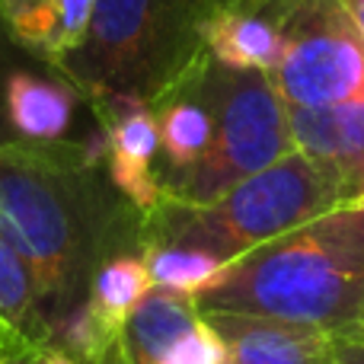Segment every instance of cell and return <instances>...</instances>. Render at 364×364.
Here are the masks:
<instances>
[{
	"label": "cell",
	"mask_w": 364,
	"mask_h": 364,
	"mask_svg": "<svg viewBox=\"0 0 364 364\" xmlns=\"http://www.w3.org/2000/svg\"><path fill=\"white\" fill-rule=\"evenodd\" d=\"M0 237L29 269L55 339L102 262L147 250V214L109 179L100 122L70 141L0 147Z\"/></svg>",
	"instance_id": "6da1fadb"
},
{
	"label": "cell",
	"mask_w": 364,
	"mask_h": 364,
	"mask_svg": "<svg viewBox=\"0 0 364 364\" xmlns=\"http://www.w3.org/2000/svg\"><path fill=\"white\" fill-rule=\"evenodd\" d=\"M198 310L307 323L329 336L364 326V211L339 208L233 259Z\"/></svg>",
	"instance_id": "7a4b0ae2"
},
{
	"label": "cell",
	"mask_w": 364,
	"mask_h": 364,
	"mask_svg": "<svg viewBox=\"0 0 364 364\" xmlns=\"http://www.w3.org/2000/svg\"><path fill=\"white\" fill-rule=\"evenodd\" d=\"M214 10L218 0H96L87 36L58 70L87 106L106 96L157 106L208 58Z\"/></svg>",
	"instance_id": "3957f363"
},
{
	"label": "cell",
	"mask_w": 364,
	"mask_h": 364,
	"mask_svg": "<svg viewBox=\"0 0 364 364\" xmlns=\"http://www.w3.org/2000/svg\"><path fill=\"white\" fill-rule=\"evenodd\" d=\"M346 198V186L329 166L291 151L211 201L164 195L147 214V246L201 250L230 265L256 246L339 208Z\"/></svg>",
	"instance_id": "277c9868"
},
{
	"label": "cell",
	"mask_w": 364,
	"mask_h": 364,
	"mask_svg": "<svg viewBox=\"0 0 364 364\" xmlns=\"http://www.w3.org/2000/svg\"><path fill=\"white\" fill-rule=\"evenodd\" d=\"M198 87L211 106L214 138L205 160L170 192L182 201L218 198L294 151L288 102L272 74L227 68L208 55L198 68Z\"/></svg>",
	"instance_id": "5b68a950"
},
{
	"label": "cell",
	"mask_w": 364,
	"mask_h": 364,
	"mask_svg": "<svg viewBox=\"0 0 364 364\" xmlns=\"http://www.w3.org/2000/svg\"><path fill=\"white\" fill-rule=\"evenodd\" d=\"M265 16L284 38L272 70L288 106L320 109L364 96V36L346 0H224Z\"/></svg>",
	"instance_id": "8992f818"
},
{
	"label": "cell",
	"mask_w": 364,
	"mask_h": 364,
	"mask_svg": "<svg viewBox=\"0 0 364 364\" xmlns=\"http://www.w3.org/2000/svg\"><path fill=\"white\" fill-rule=\"evenodd\" d=\"M119 364H227V348L195 297L154 288L128 320Z\"/></svg>",
	"instance_id": "52a82bcc"
},
{
	"label": "cell",
	"mask_w": 364,
	"mask_h": 364,
	"mask_svg": "<svg viewBox=\"0 0 364 364\" xmlns=\"http://www.w3.org/2000/svg\"><path fill=\"white\" fill-rule=\"evenodd\" d=\"M90 115L100 122L106 138V173L112 186L138 211L151 214L164 201L157 160L160 132L154 106L125 96H106L90 102Z\"/></svg>",
	"instance_id": "ba28073f"
},
{
	"label": "cell",
	"mask_w": 364,
	"mask_h": 364,
	"mask_svg": "<svg viewBox=\"0 0 364 364\" xmlns=\"http://www.w3.org/2000/svg\"><path fill=\"white\" fill-rule=\"evenodd\" d=\"M87 106L83 93L51 64L26 55L6 77V119L16 141L51 144L70 141L77 109Z\"/></svg>",
	"instance_id": "9c48e42d"
},
{
	"label": "cell",
	"mask_w": 364,
	"mask_h": 364,
	"mask_svg": "<svg viewBox=\"0 0 364 364\" xmlns=\"http://www.w3.org/2000/svg\"><path fill=\"white\" fill-rule=\"evenodd\" d=\"M201 314L224 339L227 364H336V342L326 329L227 310Z\"/></svg>",
	"instance_id": "30bf717a"
},
{
	"label": "cell",
	"mask_w": 364,
	"mask_h": 364,
	"mask_svg": "<svg viewBox=\"0 0 364 364\" xmlns=\"http://www.w3.org/2000/svg\"><path fill=\"white\" fill-rule=\"evenodd\" d=\"M288 125L294 151L329 166L352 198L364 182V96L320 109L288 106Z\"/></svg>",
	"instance_id": "8fae6325"
},
{
	"label": "cell",
	"mask_w": 364,
	"mask_h": 364,
	"mask_svg": "<svg viewBox=\"0 0 364 364\" xmlns=\"http://www.w3.org/2000/svg\"><path fill=\"white\" fill-rule=\"evenodd\" d=\"M198 68H195L170 96H164V100L154 106L157 132H160L157 173H160L164 195H170L173 188L205 160L208 147H211V138H214L211 106H208L205 93H201V87H198Z\"/></svg>",
	"instance_id": "7c38bea8"
},
{
	"label": "cell",
	"mask_w": 364,
	"mask_h": 364,
	"mask_svg": "<svg viewBox=\"0 0 364 364\" xmlns=\"http://www.w3.org/2000/svg\"><path fill=\"white\" fill-rule=\"evenodd\" d=\"M93 6L96 0H0V19L26 55L58 68L83 42Z\"/></svg>",
	"instance_id": "4fadbf2b"
},
{
	"label": "cell",
	"mask_w": 364,
	"mask_h": 364,
	"mask_svg": "<svg viewBox=\"0 0 364 364\" xmlns=\"http://www.w3.org/2000/svg\"><path fill=\"white\" fill-rule=\"evenodd\" d=\"M208 55L227 68L243 70H272L278 68L284 51V38L265 16L246 10L237 4L218 0V10L211 13L205 29Z\"/></svg>",
	"instance_id": "5bb4252c"
},
{
	"label": "cell",
	"mask_w": 364,
	"mask_h": 364,
	"mask_svg": "<svg viewBox=\"0 0 364 364\" xmlns=\"http://www.w3.org/2000/svg\"><path fill=\"white\" fill-rule=\"evenodd\" d=\"M0 329L26 355L55 346L36 282H32L26 262L4 237H0Z\"/></svg>",
	"instance_id": "9a60e30c"
},
{
	"label": "cell",
	"mask_w": 364,
	"mask_h": 364,
	"mask_svg": "<svg viewBox=\"0 0 364 364\" xmlns=\"http://www.w3.org/2000/svg\"><path fill=\"white\" fill-rule=\"evenodd\" d=\"M154 291V278L147 269L144 252H122L100 265V272L90 282L87 310L115 336H125L128 320Z\"/></svg>",
	"instance_id": "2e32d148"
},
{
	"label": "cell",
	"mask_w": 364,
	"mask_h": 364,
	"mask_svg": "<svg viewBox=\"0 0 364 364\" xmlns=\"http://www.w3.org/2000/svg\"><path fill=\"white\" fill-rule=\"evenodd\" d=\"M144 259L151 269L154 288L176 291V294L188 297H198L201 291L218 284V278L227 272V262H220L218 256L201 250H186V246L154 243L144 250Z\"/></svg>",
	"instance_id": "e0dca14e"
},
{
	"label": "cell",
	"mask_w": 364,
	"mask_h": 364,
	"mask_svg": "<svg viewBox=\"0 0 364 364\" xmlns=\"http://www.w3.org/2000/svg\"><path fill=\"white\" fill-rule=\"evenodd\" d=\"M23 58H26V51L13 42L4 19H0V147L16 144V134H13L10 119H6V77H10V70L16 68Z\"/></svg>",
	"instance_id": "ac0fdd59"
},
{
	"label": "cell",
	"mask_w": 364,
	"mask_h": 364,
	"mask_svg": "<svg viewBox=\"0 0 364 364\" xmlns=\"http://www.w3.org/2000/svg\"><path fill=\"white\" fill-rule=\"evenodd\" d=\"M336 342V364H364V326L333 336Z\"/></svg>",
	"instance_id": "d6986e66"
},
{
	"label": "cell",
	"mask_w": 364,
	"mask_h": 364,
	"mask_svg": "<svg viewBox=\"0 0 364 364\" xmlns=\"http://www.w3.org/2000/svg\"><path fill=\"white\" fill-rule=\"evenodd\" d=\"M19 364H80L74 358V355H68L64 348H58V346H51V348H42V352H32V355H26Z\"/></svg>",
	"instance_id": "ffe728a7"
},
{
	"label": "cell",
	"mask_w": 364,
	"mask_h": 364,
	"mask_svg": "<svg viewBox=\"0 0 364 364\" xmlns=\"http://www.w3.org/2000/svg\"><path fill=\"white\" fill-rule=\"evenodd\" d=\"M346 6H348V13H352V19H355V26H358V32L364 36V0H346Z\"/></svg>",
	"instance_id": "44dd1931"
},
{
	"label": "cell",
	"mask_w": 364,
	"mask_h": 364,
	"mask_svg": "<svg viewBox=\"0 0 364 364\" xmlns=\"http://www.w3.org/2000/svg\"><path fill=\"white\" fill-rule=\"evenodd\" d=\"M346 205H352V208H361V211H364V182H361V186H358V192H355V195H352V198H348V201H346Z\"/></svg>",
	"instance_id": "7402d4cb"
},
{
	"label": "cell",
	"mask_w": 364,
	"mask_h": 364,
	"mask_svg": "<svg viewBox=\"0 0 364 364\" xmlns=\"http://www.w3.org/2000/svg\"><path fill=\"white\" fill-rule=\"evenodd\" d=\"M6 361H19V358H10V355H6V358H0V364H6Z\"/></svg>",
	"instance_id": "603a6c76"
},
{
	"label": "cell",
	"mask_w": 364,
	"mask_h": 364,
	"mask_svg": "<svg viewBox=\"0 0 364 364\" xmlns=\"http://www.w3.org/2000/svg\"><path fill=\"white\" fill-rule=\"evenodd\" d=\"M6 364H19V361H6Z\"/></svg>",
	"instance_id": "cb8c5ba5"
}]
</instances>
